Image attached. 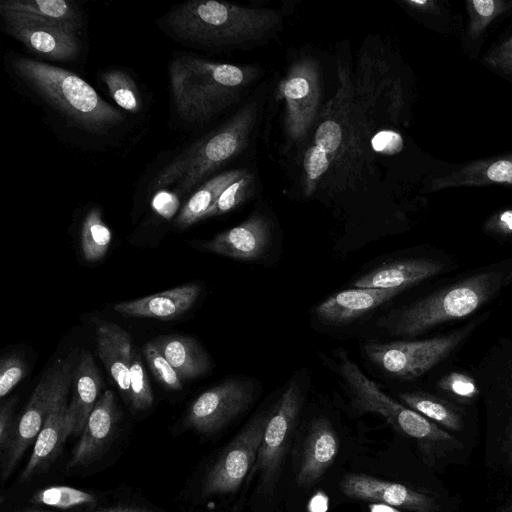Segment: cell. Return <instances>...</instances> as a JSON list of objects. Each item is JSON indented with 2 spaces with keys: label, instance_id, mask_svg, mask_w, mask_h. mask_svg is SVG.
I'll use <instances>...</instances> for the list:
<instances>
[{
  "label": "cell",
  "instance_id": "1",
  "mask_svg": "<svg viewBox=\"0 0 512 512\" xmlns=\"http://www.w3.org/2000/svg\"><path fill=\"white\" fill-rule=\"evenodd\" d=\"M512 285V257L478 267L401 308L381 321L387 333L415 337L480 313Z\"/></svg>",
  "mask_w": 512,
  "mask_h": 512
},
{
  "label": "cell",
  "instance_id": "2",
  "mask_svg": "<svg viewBox=\"0 0 512 512\" xmlns=\"http://www.w3.org/2000/svg\"><path fill=\"white\" fill-rule=\"evenodd\" d=\"M169 74L179 116L187 122H203L237 102L258 73L250 66L185 55L173 59Z\"/></svg>",
  "mask_w": 512,
  "mask_h": 512
},
{
  "label": "cell",
  "instance_id": "3",
  "mask_svg": "<svg viewBox=\"0 0 512 512\" xmlns=\"http://www.w3.org/2000/svg\"><path fill=\"white\" fill-rule=\"evenodd\" d=\"M273 9L246 7L214 0H191L174 7L168 26L181 38L206 46L257 41L279 23Z\"/></svg>",
  "mask_w": 512,
  "mask_h": 512
},
{
  "label": "cell",
  "instance_id": "4",
  "mask_svg": "<svg viewBox=\"0 0 512 512\" xmlns=\"http://www.w3.org/2000/svg\"><path fill=\"white\" fill-rule=\"evenodd\" d=\"M12 67L43 99L89 131L104 132L124 119L71 71L24 57L13 58Z\"/></svg>",
  "mask_w": 512,
  "mask_h": 512
},
{
  "label": "cell",
  "instance_id": "5",
  "mask_svg": "<svg viewBox=\"0 0 512 512\" xmlns=\"http://www.w3.org/2000/svg\"><path fill=\"white\" fill-rule=\"evenodd\" d=\"M339 373L353 406L382 416L397 432L415 440L430 462L459 447V441L436 423L385 394L345 353L339 355Z\"/></svg>",
  "mask_w": 512,
  "mask_h": 512
},
{
  "label": "cell",
  "instance_id": "6",
  "mask_svg": "<svg viewBox=\"0 0 512 512\" xmlns=\"http://www.w3.org/2000/svg\"><path fill=\"white\" fill-rule=\"evenodd\" d=\"M256 119L254 103L241 108L169 163L157 176L155 188L177 183V194H187L200 180L244 150Z\"/></svg>",
  "mask_w": 512,
  "mask_h": 512
},
{
  "label": "cell",
  "instance_id": "7",
  "mask_svg": "<svg viewBox=\"0 0 512 512\" xmlns=\"http://www.w3.org/2000/svg\"><path fill=\"white\" fill-rule=\"evenodd\" d=\"M491 313V310H486L471 317L463 325L431 338L370 342L363 349L368 359L388 375L412 381L454 356L488 321Z\"/></svg>",
  "mask_w": 512,
  "mask_h": 512
},
{
  "label": "cell",
  "instance_id": "8",
  "mask_svg": "<svg viewBox=\"0 0 512 512\" xmlns=\"http://www.w3.org/2000/svg\"><path fill=\"white\" fill-rule=\"evenodd\" d=\"M303 403L302 388L291 381L271 409L252 472L259 475V490L271 493L281 473L282 463Z\"/></svg>",
  "mask_w": 512,
  "mask_h": 512
},
{
  "label": "cell",
  "instance_id": "9",
  "mask_svg": "<svg viewBox=\"0 0 512 512\" xmlns=\"http://www.w3.org/2000/svg\"><path fill=\"white\" fill-rule=\"evenodd\" d=\"M270 411L251 419L219 455L204 479V497L229 494L240 488L256 463Z\"/></svg>",
  "mask_w": 512,
  "mask_h": 512
},
{
  "label": "cell",
  "instance_id": "10",
  "mask_svg": "<svg viewBox=\"0 0 512 512\" xmlns=\"http://www.w3.org/2000/svg\"><path fill=\"white\" fill-rule=\"evenodd\" d=\"M285 100V131L291 143H302L319 108L321 85L316 61L304 57L294 62L280 83Z\"/></svg>",
  "mask_w": 512,
  "mask_h": 512
},
{
  "label": "cell",
  "instance_id": "11",
  "mask_svg": "<svg viewBox=\"0 0 512 512\" xmlns=\"http://www.w3.org/2000/svg\"><path fill=\"white\" fill-rule=\"evenodd\" d=\"M75 355L72 352L63 360L61 376L45 422L36 438L33 451L23 469L20 482L29 481L45 470L59 455L67 437L72 434L68 414L67 395L75 374Z\"/></svg>",
  "mask_w": 512,
  "mask_h": 512
},
{
  "label": "cell",
  "instance_id": "12",
  "mask_svg": "<svg viewBox=\"0 0 512 512\" xmlns=\"http://www.w3.org/2000/svg\"><path fill=\"white\" fill-rule=\"evenodd\" d=\"M341 87L335 97L328 103L325 113L321 115L314 134L312 148L329 160L331 166L348 159V152L359 144L355 141L354 111L352 85L349 76L339 69Z\"/></svg>",
  "mask_w": 512,
  "mask_h": 512
},
{
  "label": "cell",
  "instance_id": "13",
  "mask_svg": "<svg viewBox=\"0 0 512 512\" xmlns=\"http://www.w3.org/2000/svg\"><path fill=\"white\" fill-rule=\"evenodd\" d=\"M250 383L229 379L200 394L190 405L185 425L202 434L215 433L241 414L251 403Z\"/></svg>",
  "mask_w": 512,
  "mask_h": 512
},
{
  "label": "cell",
  "instance_id": "14",
  "mask_svg": "<svg viewBox=\"0 0 512 512\" xmlns=\"http://www.w3.org/2000/svg\"><path fill=\"white\" fill-rule=\"evenodd\" d=\"M63 360L55 363L43 375L16 424L9 451L1 461V480L10 477L27 448L36 438L45 422L61 376Z\"/></svg>",
  "mask_w": 512,
  "mask_h": 512
},
{
  "label": "cell",
  "instance_id": "15",
  "mask_svg": "<svg viewBox=\"0 0 512 512\" xmlns=\"http://www.w3.org/2000/svg\"><path fill=\"white\" fill-rule=\"evenodd\" d=\"M7 32L29 50L53 60H70L78 52L75 33L35 15L0 10Z\"/></svg>",
  "mask_w": 512,
  "mask_h": 512
},
{
  "label": "cell",
  "instance_id": "16",
  "mask_svg": "<svg viewBox=\"0 0 512 512\" xmlns=\"http://www.w3.org/2000/svg\"><path fill=\"white\" fill-rule=\"evenodd\" d=\"M453 257L444 254L398 259L373 269L354 282L357 288L409 289L456 268Z\"/></svg>",
  "mask_w": 512,
  "mask_h": 512
},
{
  "label": "cell",
  "instance_id": "17",
  "mask_svg": "<svg viewBox=\"0 0 512 512\" xmlns=\"http://www.w3.org/2000/svg\"><path fill=\"white\" fill-rule=\"evenodd\" d=\"M340 490L352 499L382 503L413 512H436L438 509L435 500L427 494L364 474H346L340 482Z\"/></svg>",
  "mask_w": 512,
  "mask_h": 512
},
{
  "label": "cell",
  "instance_id": "18",
  "mask_svg": "<svg viewBox=\"0 0 512 512\" xmlns=\"http://www.w3.org/2000/svg\"><path fill=\"white\" fill-rule=\"evenodd\" d=\"M271 235L270 221L265 216L254 213L241 224L215 235L201 246L214 254L253 261L266 252Z\"/></svg>",
  "mask_w": 512,
  "mask_h": 512
},
{
  "label": "cell",
  "instance_id": "19",
  "mask_svg": "<svg viewBox=\"0 0 512 512\" xmlns=\"http://www.w3.org/2000/svg\"><path fill=\"white\" fill-rule=\"evenodd\" d=\"M405 290H407L405 287L391 289L356 287L343 290L320 303L314 313L316 318L325 324L344 325L363 317Z\"/></svg>",
  "mask_w": 512,
  "mask_h": 512
},
{
  "label": "cell",
  "instance_id": "20",
  "mask_svg": "<svg viewBox=\"0 0 512 512\" xmlns=\"http://www.w3.org/2000/svg\"><path fill=\"white\" fill-rule=\"evenodd\" d=\"M302 448L296 482L306 488L319 481L339 452L337 434L326 418L320 417L311 422Z\"/></svg>",
  "mask_w": 512,
  "mask_h": 512
},
{
  "label": "cell",
  "instance_id": "21",
  "mask_svg": "<svg viewBox=\"0 0 512 512\" xmlns=\"http://www.w3.org/2000/svg\"><path fill=\"white\" fill-rule=\"evenodd\" d=\"M117 420L115 396L108 389L96 402L67 463V469L93 462L111 440Z\"/></svg>",
  "mask_w": 512,
  "mask_h": 512
},
{
  "label": "cell",
  "instance_id": "22",
  "mask_svg": "<svg viewBox=\"0 0 512 512\" xmlns=\"http://www.w3.org/2000/svg\"><path fill=\"white\" fill-rule=\"evenodd\" d=\"M201 287L188 283L143 298L119 302L113 309L131 317L172 319L187 312L199 297Z\"/></svg>",
  "mask_w": 512,
  "mask_h": 512
},
{
  "label": "cell",
  "instance_id": "23",
  "mask_svg": "<svg viewBox=\"0 0 512 512\" xmlns=\"http://www.w3.org/2000/svg\"><path fill=\"white\" fill-rule=\"evenodd\" d=\"M97 354L113 378L124 400L130 403L132 340L115 323L103 321L97 327Z\"/></svg>",
  "mask_w": 512,
  "mask_h": 512
},
{
  "label": "cell",
  "instance_id": "24",
  "mask_svg": "<svg viewBox=\"0 0 512 512\" xmlns=\"http://www.w3.org/2000/svg\"><path fill=\"white\" fill-rule=\"evenodd\" d=\"M512 185V153L468 163L430 183V191L451 187Z\"/></svg>",
  "mask_w": 512,
  "mask_h": 512
},
{
  "label": "cell",
  "instance_id": "25",
  "mask_svg": "<svg viewBox=\"0 0 512 512\" xmlns=\"http://www.w3.org/2000/svg\"><path fill=\"white\" fill-rule=\"evenodd\" d=\"M74 395L68 406L72 434H81L98 401L101 377L92 355L84 351L74 374Z\"/></svg>",
  "mask_w": 512,
  "mask_h": 512
},
{
  "label": "cell",
  "instance_id": "26",
  "mask_svg": "<svg viewBox=\"0 0 512 512\" xmlns=\"http://www.w3.org/2000/svg\"><path fill=\"white\" fill-rule=\"evenodd\" d=\"M177 372L181 380L197 378L207 372L209 358L199 343L187 336H161L152 341Z\"/></svg>",
  "mask_w": 512,
  "mask_h": 512
},
{
  "label": "cell",
  "instance_id": "27",
  "mask_svg": "<svg viewBox=\"0 0 512 512\" xmlns=\"http://www.w3.org/2000/svg\"><path fill=\"white\" fill-rule=\"evenodd\" d=\"M399 399L412 410L452 431L463 428V409L442 395L426 391L404 392Z\"/></svg>",
  "mask_w": 512,
  "mask_h": 512
},
{
  "label": "cell",
  "instance_id": "28",
  "mask_svg": "<svg viewBox=\"0 0 512 512\" xmlns=\"http://www.w3.org/2000/svg\"><path fill=\"white\" fill-rule=\"evenodd\" d=\"M247 172L245 169L229 170L205 182L183 206L175 220V225L184 229L203 220L224 189Z\"/></svg>",
  "mask_w": 512,
  "mask_h": 512
},
{
  "label": "cell",
  "instance_id": "29",
  "mask_svg": "<svg viewBox=\"0 0 512 512\" xmlns=\"http://www.w3.org/2000/svg\"><path fill=\"white\" fill-rule=\"evenodd\" d=\"M0 10L35 15L72 33L80 26L77 6L66 0H6L0 3Z\"/></svg>",
  "mask_w": 512,
  "mask_h": 512
},
{
  "label": "cell",
  "instance_id": "30",
  "mask_svg": "<svg viewBox=\"0 0 512 512\" xmlns=\"http://www.w3.org/2000/svg\"><path fill=\"white\" fill-rule=\"evenodd\" d=\"M466 5L465 40L469 44L478 43L493 22L512 11V1L505 0H469Z\"/></svg>",
  "mask_w": 512,
  "mask_h": 512
},
{
  "label": "cell",
  "instance_id": "31",
  "mask_svg": "<svg viewBox=\"0 0 512 512\" xmlns=\"http://www.w3.org/2000/svg\"><path fill=\"white\" fill-rule=\"evenodd\" d=\"M112 240V233L102 219L99 208H92L85 216L81 227V249L88 262L104 258Z\"/></svg>",
  "mask_w": 512,
  "mask_h": 512
},
{
  "label": "cell",
  "instance_id": "32",
  "mask_svg": "<svg viewBox=\"0 0 512 512\" xmlns=\"http://www.w3.org/2000/svg\"><path fill=\"white\" fill-rule=\"evenodd\" d=\"M34 504H43L58 509H70L78 506H93L97 497L84 490L56 485L38 490L30 499Z\"/></svg>",
  "mask_w": 512,
  "mask_h": 512
},
{
  "label": "cell",
  "instance_id": "33",
  "mask_svg": "<svg viewBox=\"0 0 512 512\" xmlns=\"http://www.w3.org/2000/svg\"><path fill=\"white\" fill-rule=\"evenodd\" d=\"M109 94L118 106L131 113L141 108V99L132 77L123 70L112 69L102 73Z\"/></svg>",
  "mask_w": 512,
  "mask_h": 512
},
{
  "label": "cell",
  "instance_id": "34",
  "mask_svg": "<svg viewBox=\"0 0 512 512\" xmlns=\"http://www.w3.org/2000/svg\"><path fill=\"white\" fill-rule=\"evenodd\" d=\"M442 396L456 403H471L480 397L479 388L472 373L459 370L442 375L437 383Z\"/></svg>",
  "mask_w": 512,
  "mask_h": 512
},
{
  "label": "cell",
  "instance_id": "35",
  "mask_svg": "<svg viewBox=\"0 0 512 512\" xmlns=\"http://www.w3.org/2000/svg\"><path fill=\"white\" fill-rule=\"evenodd\" d=\"M151 390L146 371L139 352L133 348L130 364V404L135 411H144L153 404Z\"/></svg>",
  "mask_w": 512,
  "mask_h": 512
},
{
  "label": "cell",
  "instance_id": "36",
  "mask_svg": "<svg viewBox=\"0 0 512 512\" xmlns=\"http://www.w3.org/2000/svg\"><path fill=\"white\" fill-rule=\"evenodd\" d=\"M254 176L247 172L224 189L215 204L205 214L204 219L225 214L243 203L253 192Z\"/></svg>",
  "mask_w": 512,
  "mask_h": 512
},
{
  "label": "cell",
  "instance_id": "37",
  "mask_svg": "<svg viewBox=\"0 0 512 512\" xmlns=\"http://www.w3.org/2000/svg\"><path fill=\"white\" fill-rule=\"evenodd\" d=\"M143 352L150 370L166 389L173 391L182 389V380L179 375L152 341L145 344Z\"/></svg>",
  "mask_w": 512,
  "mask_h": 512
},
{
  "label": "cell",
  "instance_id": "38",
  "mask_svg": "<svg viewBox=\"0 0 512 512\" xmlns=\"http://www.w3.org/2000/svg\"><path fill=\"white\" fill-rule=\"evenodd\" d=\"M25 363L17 355H7L0 360V397H5L25 376Z\"/></svg>",
  "mask_w": 512,
  "mask_h": 512
},
{
  "label": "cell",
  "instance_id": "39",
  "mask_svg": "<svg viewBox=\"0 0 512 512\" xmlns=\"http://www.w3.org/2000/svg\"><path fill=\"white\" fill-rule=\"evenodd\" d=\"M483 231L497 241L512 244V208L491 215L485 221Z\"/></svg>",
  "mask_w": 512,
  "mask_h": 512
},
{
  "label": "cell",
  "instance_id": "40",
  "mask_svg": "<svg viewBox=\"0 0 512 512\" xmlns=\"http://www.w3.org/2000/svg\"><path fill=\"white\" fill-rule=\"evenodd\" d=\"M483 62L496 72L512 76V34L493 47Z\"/></svg>",
  "mask_w": 512,
  "mask_h": 512
},
{
  "label": "cell",
  "instance_id": "41",
  "mask_svg": "<svg viewBox=\"0 0 512 512\" xmlns=\"http://www.w3.org/2000/svg\"><path fill=\"white\" fill-rule=\"evenodd\" d=\"M17 398H12L6 403L2 404L0 409V456L1 461L6 456L10 449L14 432L15 423L13 418L14 407Z\"/></svg>",
  "mask_w": 512,
  "mask_h": 512
},
{
  "label": "cell",
  "instance_id": "42",
  "mask_svg": "<svg viewBox=\"0 0 512 512\" xmlns=\"http://www.w3.org/2000/svg\"><path fill=\"white\" fill-rule=\"evenodd\" d=\"M374 151L384 154H396L403 148V139L400 134L383 130L375 134L371 140Z\"/></svg>",
  "mask_w": 512,
  "mask_h": 512
},
{
  "label": "cell",
  "instance_id": "43",
  "mask_svg": "<svg viewBox=\"0 0 512 512\" xmlns=\"http://www.w3.org/2000/svg\"><path fill=\"white\" fill-rule=\"evenodd\" d=\"M154 209L164 217H170L178 207V199L175 194L160 191L153 199Z\"/></svg>",
  "mask_w": 512,
  "mask_h": 512
},
{
  "label": "cell",
  "instance_id": "44",
  "mask_svg": "<svg viewBox=\"0 0 512 512\" xmlns=\"http://www.w3.org/2000/svg\"><path fill=\"white\" fill-rule=\"evenodd\" d=\"M327 509L328 498L322 492L315 494L308 505L309 512H326Z\"/></svg>",
  "mask_w": 512,
  "mask_h": 512
},
{
  "label": "cell",
  "instance_id": "45",
  "mask_svg": "<svg viewBox=\"0 0 512 512\" xmlns=\"http://www.w3.org/2000/svg\"><path fill=\"white\" fill-rule=\"evenodd\" d=\"M91 512H150V511L139 509V508H134V507L114 506V507L92 510Z\"/></svg>",
  "mask_w": 512,
  "mask_h": 512
},
{
  "label": "cell",
  "instance_id": "46",
  "mask_svg": "<svg viewBox=\"0 0 512 512\" xmlns=\"http://www.w3.org/2000/svg\"><path fill=\"white\" fill-rule=\"evenodd\" d=\"M370 512H401L396 509V507L382 504V503H374L369 505Z\"/></svg>",
  "mask_w": 512,
  "mask_h": 512
},
{
  "label": "cell",
  "instance_id": "47",
  "mask_svg": "<svg viewBox=\"0 0 512 512\" xmlns=\"http://www.w3.org/2000/svg\"><path fill=\"white\" fill-rule=\"evenodd\" d=\"M26 512H53V511H50V510H30V511H26Z\"/></svg>",
  "mask_w": 512,
  "mask_h": 512
},
{
  "label": "cell",
  "instance_id": "48",
  "mask_svg": "<svg viewBox=\"0 0 512 512\" xmlns=\"http://www.w3.org/2000/svg\"><path fill=\"white\" fill-rule=\"evenodd\" d=\"M508 512H512V502H511V504H510V506L508 508Z\"/></svg>",
  "mask_w": 512,
  "mask_h": 512
}]
</instances>
